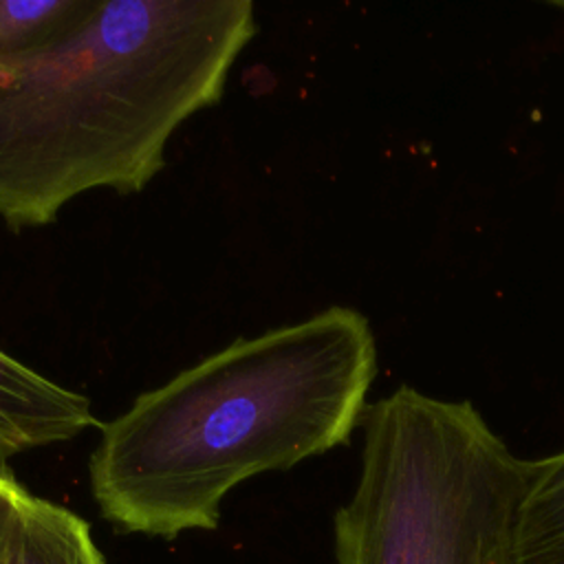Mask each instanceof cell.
Returning a JSON list of instances; mask_svg holds the SVG:
<instances>
[{
    "label": "cell",
    "instance_id": "8",
    "mask_svg": "<svg viewBox=\"0 0 564 564\" xmlns=\"http://www.w3.org/2000/svg\"><path fill=\"white\" fill-rule=\"evenodd\" d=\"M31 491H26L4 467H0V564H7L9 546Z\"/></svg>",
    "mask_w": 564,
    "mask_h": 564
},
{
    "label": "cell",
    "instance_id": "7",
    "mask_svg": "<svg viewBox=\"0 0 564 564\" xmlns=\"http://www.w3.org/2000/svg\"><path fill=\"white\" fill-rule=\"evenodd\" d=\"M520 553L522 564H564V449L531 463Z\"/></svg>",
    "mask_w": 564,
    "mask_h": 564
},
{
    "label": "cell",
    "instance_id": "5",
    "mask_svg": "<svg viewBox=\"0 0 564 564\" xmlns=\"http://www.w3.org/2000/svg\"><path fill=\"white\" fill-rule=\"evenodd\" d=\"M7 564H106L84 518L46 498L29 496Z\"/></svg>",
    "mask_w": 564,
    "mask_h": 564
},
{
    "label": "cell",
    "instance_id": "9",
    "mask_svg": "<svg viewBox=\"0 0 564 564\" xmlns=\"http://www.w3.org/2000/svg\"><path fill=\"white\" fill-rule=\"evenodd\" d=\"M549 7H553V9H560V11H564V0H549Z\"/></svg>",
    "mask_w": 564,
    "mask_h": 564
},
{
    "label": "cell",
    "instance_id": "6",
    "mask_svg": "<svg viewBox=\"0 0 564 564\" xmlns=\"http://www.w3.org/2000/svg\"><path fill=\"white\" fill-rule=\"evenodd\" d=\"M95 0H0V66L20 64L70 35Z\"/></svg>",
    "mask_w": 564,
    "mask_h": 564
},
{
    "label": "cell",
    "instance_id": "3",
    "mask_svg": "<svg viewBox=\"0 0 564 564\" xmlns=\"http://www.w3.org/2000/svg\"><path fill=\"white\" fill-rule=\"evenodd\" d=\"M361 427L359 480L335 513L337 564H522L533 460L476 405L401 386Z\"/></svg>",
    "mask_w": 564,
    "mask_h": 564
},
{
    "label": "cell",
    "instance_id": "1",
    "mask_svg": "<svg viewBox=\"0 0 564 564\" xmlns=\"http://www.w3.org/2000/svg\"><path fill=\"white\" fill-rule=\"evenodd\" d=\"M375 377L370 322L350 306L236 339L101 425L93 498L123 533L216 529L242 480L346 445Z\"/></svg>",
    "mask_w": 564,
    "mask_h": 564
},
{
    "label": "cell",
    "instance_id": "2",
    "mask_svg": "<svg viewBox=\"0 0 564 564\" xmlns=\"http://www.w3.org/2000/svg\"><path fill=\"white\" fill-rule=\"evenodd\" d=\"M258 31L249 0H110L0 66V218L48 225L90 189L141 192L174 130L214 106Z\"/></svg>",
    "mask_w": 564,
    "mask_h": 564
},
{
    "label": "cell",
    "instance_id": "4",
    "mask_svg": "<svg viewBox=\"0 0 564 564\" xmlns=\"http://www.w3.org/2000/svg\"><path fill=\"white\" fill-rule=\"evenodd\" d=\"M90 401L0 350V467L22 452L97 427ZM101 427V425H99Z\"/></svg>",
    "mask_w": 564,
    "mask_h": 564
}]
</instances>
